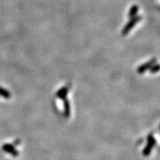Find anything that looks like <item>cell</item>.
<instances>
[{"mask_svg": "<svg viewBox=\"0 0 160 160\" xmlns=\"http://www.w3.org/2000/svg\"><path fill=\"white\" fill-rule=\"evenodd\" d=\"M156 145V139L153 137V135H149L148 136V142H147V145L145 146V148L143 150V155L145 156H148L150 154H151V151H152L153 148Z\"/></svg>", "mask_w": 160, "mask_h": 160, "instance_id": "obj_1", "label": "cell"}, {"mask_svg": "<svg viewBox=\"0 0 160 160\" xmlns=\"http://www.w3.org/2000/svg\"><path fill=\"white\" fill-rule=\"evenodd\" d=\"M2 150L5 152L10 153L11 155H12L13 156H19V152L15 149V148L12 145L10 144H5L2 146Z\"/></svg>", "mask_w": 160, "mask_h": 160, "instance_id": "obj_2", "label": "cell"}, {"mask_svg": "<svg viewBox=\"0 0 160 160\" xmlns=\"http://www.w3.org/2000/svg\"><path fill=\"white\" fill-rule=\"evenodd\" d=\"M155 62H156V59H153L151 61L145 63L144 65H142L141 66H139V68H138L137 72L139 73V74L145 73L147 70H148V68H150L151 66L153 65V64H154Z\"/></svg>", "mask_w": 160, "mask_h": 160, "instance_id": "obj_3", "label": "cell"}, {"mask_svg": "<svg viewBox=\"0 0 160 160\" xmlns=\"http://www.w3.org/2000/svg\"><path fill=\"white\" fill-rule=\"evenodd\" d=\"M63 105H64V115L65 117H69L71 114V106H70V102L68 99H63Z\"/></svg>", "mask_w": 160, "mask_h": 160, "instance_id": "obj_4", "label": "cell"}, {"mask_svg": "<svg viewBox=\"0 0 160 160\" xmlns=\"http://www.w3.org/2000/svg\"><path fill=\"white\" fill-rule=\"evenodd\" d=\"M68 92V88H67V87H63L62 88H61V89L57 91V93H56V96H57L58 98H59V99L63 100L64 99H65V98H67Z\"/></svg>", "mask_w": 160, "mask_h": 160, "instance_id": "obj_5", "label": "cell"}, {"mask_svg": "<svg viewBox=\"0 0 160 160\" xmlns=\"http://www.w3.org/2000/svg\"><path fill=\"white\" fill-rule=\"evenodd\" d=\"M139 17H137V18H136V19H133L132 20V22H131V23L130 22V23H129V25H128L125 28L124 31H123V32H122V34H123V35L126 34V33H128V31H129V29H130V28H132V27L133 26V25H134V23L136 22L139 21Z\"/></svg>", "mask_w": 160, "mask_h": 160, "instance_id": "obj_6", "label": "cell"}, {"mask_svg": "<svg viewBox=\"0 0 160 160\" xmlns=\"http://www.w3.org/2000/svg\"><path fill=\"white\" fill-rule=\"evenodd\" d=\"M0 96L5 98V99H9L11 97V93L3 88H0Z\"/></svg>", "mask_w": 160, "mask_h": 160, "instance_id": "obj_7", "label": "cell"}, {"mask_svg": "<svg viewBox=\"0 0 160 160\" xmlns=\"http://www.w3.org/2000/svg\"><path fill=\"white\" fill-rule=\"evenodd\" d=\"M159 71V65L158 64L155 65H152L151 67V72L152 73H157Z\"/></svg>", "mask_w": 160, "mask_h": 160, "instance_id": "obj_8", "label": "cell"}, {"mask_svg": "<svg viewBox=\"0 0 160 160\" xmlns=\"http://www.w3.org/2000/svg\"><path fill=\"white\" fill-rule=\"evenodd\" d=\"M136 11H137V7H133V8H132V10H131V13H130V16H132V15L135 14L136 13Z\"/></svg>", "mask_w": 160, "mask_h": 160, "instance_id": "obj_9", "label": "cell"}]
</instances>
